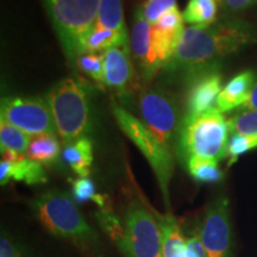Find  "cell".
<instances>
[{"mask_svg": "<svg viewBox=\"0 0 257 257\" xmlns=\"http://www.w3.org/2000/svg\"><path fill=\"white\" fill-rule=\"evenodd\" d=\"M154 214L161 231L162 257H186V242L176 218L170 213Z\"/></svg>", "mask_w": 257, "mask_h": 257, "instance_id": "cell-16", "label": "cell"}, {"mask_svg": "<svg viewBox=\"0 0 257 257\" xmlns=\"http://www.w3.org/2000/svg\"><path fill=\"white\" fill-rule=\"evenodd\" d=\"M102 85L119 96L128 95L138 88V76L131 61L130 44L114 47L104 54Z\"/></svg>", "mask_w": 257, "mask_h": 257, "instance_id": "cell-11", "label": "cell"}, {"mask_svg": "<svg viewBox=\"0 0 257 257\" xmlns=\"http://www.w3.org/2000/svg\"><path fill=\"white\" fill-rule=\"evenodd\" d=\"M62 159L75 174L88 176L93 163L92 141L86 136L64 144Z\"/></svg>", "mask_w": 257, "mask_h": 257, "instance_id": "cell-17", "label": "cell"}, {"mask_svg": "<svg viewBox=\"0 0 257 257\" xmlns=\"http://www.w3.org/2000/svg\"><path fill=\"white\" fill-rule=\"evenodd\" d=\"M256 4H257V2H256Z\"/></svg>", "mask_w": 257, "mask_h": 257, "instance_id": "cell-35", "label": "cell"}, {"mask_svg": "<svg viewBox=\"0 0 257 257\" xmlns=\"http://www.w3.org/2000/svg\"><path fill=\"white\" fill-rule=\"evenodd\" d=\"M255 29L248 22L230 19L207 28L188 27L182 32L174 56L165 68L186 79L219 66L226 56L256 42Z\"/></svg>", "mask_w": 257, "mask_h": 257, "instance_id": "cell-1", "label": "cell"}, {"mask_svg": "<svg viewBox=\"0 0 257 257\" xmlns=\"http://www.w3.org/2000/svg\"><path fill=\"white\" fill-rule=\"evenodd\" d=\"M118 248L126 257H162L161 231L155 214L141 200L130 202Z\"/></svg>", "mask_w": 257, "mask_h": 257, "instance_id": "cell-7", "label": "cell"}, {"mask_svg": "<svg viewBox=\"0 0 257 257\" xmlns=\"http://www.w3.org/2000/svg\"><path fill=\"white\" fill-rule=\"evenodd\" d=\"M186 115H195L216 108L221 92V73L219 66L200 72L187 79Z\"/></svg>", "mask_w": 257, "mask_h": 257, "instance_id": "cell-12", "label": "cell"}, {"mask_svg": "<svg viewBox=\"0 0 257 257\" xmlns=\"http://www.w3.org/2000/svg\"><path fill=\"white\" fill-rule=\"evenodd\" d=\"M257 149V135L256 136H245V135L232 134L229 140L226 157H229V165H232L242 156L243 154L250 150Z\"/></svg>", "mask_w": 257, "mask_h": 257, "instance_id": "cell-27", "label": "cell"}, {"mask_svg": "<svg viewBox=\"0 0 257 257\" xmlns=\"http://www.w3.org/2000/svg\"><path fill=\"white\" fill-rule=\"evenodd\" d=\"M188 173L194 180L200 182H218L224 178V173L218 162L211 160L192 157L186 161Z\"/></svg>", "mask_w": 257, "mask_h": 257, "instance_id": "cell-24", "label": "cell"}, {"mask_svg": "<svg viewBox=\"0 0 257 257\" xmlns=\"http://www.w3.org/2000/svg\"><path fill=\"white\" fill-rule=\"evenodd\" d=\"M239 110H253L257 111V80L253 83L251 92H250V95L246 100L245 104H244Z\"/></svg>", "mask_w": 257, "mask_h": 257, "instance_id": "cell-33", "label": "cell"}, {"mask_svg": "<svg viewBox=\"0 0 257 257\" xmlns=\"http://www.w3.org/2000/svg\"><path fill=\"white\" fill-rule=\"evenodd\" d=\"M186 257H207L198 234H194L186 242Z\"/></svg>", "mask_w": 257, "mask_h": 257, "instance_id": "cell-30", "label": "cell"}, {"mask_svg": "<svg viewBox=\"0 0 257 257\" xmlns=\"http://www.w3.org/2000/svg\"><path fill=\"white\" fill-rule=\"evenodd\" d=\"M184 16L179 11V9H173L161 17L156 24H154L161 30L165 31H178L184 28Z\"/></svg>", "mask_w": 257, "mask_h": 257, "instance_id": "cell-29", "label": "cell"}, {"mask_svg": "<svg viewBox=\"0 0 257 257\" xmlns=\"http://www.w3.org/2000/svg\"><path fill=\"white\" fill-rule=\"evenodd\" d=\"M0 118L30 136L57 134L49 104L41 96H4Z\"/></svg>", "mask_w": 257, "mask_h": 257, "instance_id": "cell-8", "label": "cell"}, {"mask_svg": "<svg viewBox=\"0 0 257 257\" xmlns=\"http://www.w3.org/2000/svg\"><path fill=\"white\" fill-rule=\"evenodd\" d=\"M73 198L78 204L93 201L100 210L107 208V198L96 192L94 182L88 176H79L72 180Z\"/></svg>", "mask_w": 257, "mask_h": 257, "instance_id": "cell-23", "label": "cell"}, {"mask_svg": "<svg viewBox=\"0 0 257 257\" xmlns=\"http://www.w3.org/2000/svg\"><path fill=\"white\" fill-rule=\"evenodd\" d=\"M0 162V184L5 186L10 181H23L28 185L46 184L48 176L41 163L35 162L22 153L14 150L2 152Z\"/></svg>", "mask_w": 257, "mask_h": 257, "instance_id": "cell-14", "label": "cell"}, {"mask_svg": "<svg viewBox=\"0 0 257 257\" xmlns=\"http://www.w3.org/2000/svg\"><path fill=\"white\" fill-rule=\"evenodd\" d=\"M67 56L75 60L79 46L94 28L100 0H43Z\"/></svg>", "mask_w": 257, "mask_h": 257, "instance_id": "cell-5", "label": "cell"}, {"mask_svg": "<svg viewBox=\"0 0 257 257\" xmlns=\"http://www.w3.org/2000/svg\"><path fill=\"white\" fill-rule=\"evenodd\" d=\"M46 99L63 144L91 133V92L85 81L76 78L61 80L49 89Z\"/></svg>", "mask_w": 257, "mask_h": 257, "instance_id": "cell-2", "label": "cell"}, {"mask_svg": "<svg viewBox=\"0 0 257 257\" xmlns=\"http://www.w3.org/2000/svg\"><path fill=\"white\" fill-rule=\"evenodd\" d=\"M80 72L92 79L94 82L101 83L104 78V55L99 53H80L74 60Z\"/></svg>", "mask_w": 257, "mask_h": 257, "instance_id": "cell-25", "label": "cell"}, {"mask_svg": "<svg viewBox=\"0 0 257 257\" xmlns=\"http://www.w3.org/2000/svg\"><path fill=\"white\" fill-rule=\"evenodd\" d=\"M255 81V74L251 70H244V72L233 76L224 86L219 96H218V110L223 113L239 110L248 100Z\"/></svg>", "mask_w": 257, "mask_h": 257, "instance_id": "cell-15", "label": "cell"}, {"mask_svg": "<svg viewBox=\"0 0 257 257\" xmlns=\"http://www.w3.org/2000/svg\"><path fill=\"white\" fill-rule=\"evenodd\" d=\"M0 257H18L15 244L10 242V239L5 236H2L0 239Z\"/></svg>", "mask_w": 257, "mask_h": 257, "instance_id": "cell-32", "label": "cell"}, {"mask_svg": "<svg viewBox=\"0 0 257 257\" xmlns=\"http://www.w3.org/2000/svg\"><path fill=\"white\" fill-rule=\"evenodd\" d=\"M30 142V135L0 118V148H2V152L14 150V152L23 154L27 152Z\"/></svg>", "mask_w": 257, "mask_h": 257, "instance_id": "cell-22", "label": "cell"}, {"mask_svg": "<svg viewBox=\"0 0 257 257\" xmlns=\"http://www.w3.org/2000/svg\"><path fill=\"white\" fill-rule=\"evenodd\" d=\"M32 207L44 227L55 236L87 248L98 243V234L67 193L48 191L34 201Z\"/></svg>", "mask_w": 257, "mask_h": 257, "instance_id": "cell-4", "label": "cell"}, {"mask_svg": "<svg viewBox=\"0 0 257 257\" xmlns=\"http://www.w3.org/2000/svg\"><path fill=\"white\" fill-rule=\"evenodd\" d=\"M61 153V143L56 134L38 135L31 138L25 155L41 165H51Z\"/></svg>", "mask_w": 257, "mask_h": 257, "instance_id": "cell-19", "label": "cell"}, {"mask_svg": "<svg viewBox=\"0 0 257 257\" xmlns=\"http://www.w3.org/2000/svg\"><path fill=\"white\" fill-rule=\"evenodd\" d=\"M112 111L120 130L140 149L149 162L159 181L166 205L169 206V184L174 170V159L172 153L163 147L147 127V125L133 113L115 104L112 105Z\"/></svg>", "mask_w": 257, "mask_h": 257, "instance_id": "cell-6", "label": "cell"}, {"mask_svg": "<svg viewBox=\"0 0 257 257\" xmlns=\"http://www.w3.org/2000/svg\"><path fill=\"white\" fill-rule=\"evenodd\" d=\"M95 27L126 32L121 0H100Z\"/></svg>", "mask_w": 257, "mask_h": 257, "instance_id": "cell-21", "label": "cell"}, {"mask_svg": "<svg viewBox=\"0 0 257 257\" xmlns=\"http://www.w3.org/2000/svg\"><path fill=\"white\" fill-rule=\"evenodd\" d=\"M217 14V0H188L182 16L191 27L207 28L216 22Z\"/></svg>", "mask_w": 257, "mask_h": 257, "instance_id": "cell-20", "label": "cell"}, {"mask_svg": "<svg viewBox=\"0 0 257 257\" xmlns=\"http://www.w3.org/2000/svg\"><path fill=\"white\" fill-rule=\"evenodd\" d=\"M152 29L153 25L144 17L142 5H140L135 11L130 48L135 62L140 69L141 78L144 82L153 80L162 69L154 55Z\"/></svg>", "mask_w": 257, "mask_h": 257, "instance_id": "cell-13", "label": "cell"}, {"mask_svg": "<svg viewBox=\"0 0 257 257\" xmlns=\"http://www.w3.org/2000/svg\"><path fill=\"white\" fill-rule=\"evenodd\" d=\"M257 0H223V11L226 14H238L249 9Z\"/></svg>", "mask_w": 257, "mask_h": 257, "instance_id": "cell-31", "label": "cell"}, {"mask_svg": "<svg viewBox=\"0 0 257 257\" xmlns=\"http://www.w3.org/2000/svg\"><path fill=\"white\" fill-rule=\"evenodd\" d=\"M142 121L156 140L170 150L179 127V112L174 99L160 88H148L140 95Z\"/></svg>", "mask_w": 257, "mask_h": 257, "instance_id": "cell-9", "label": "cell"}, {"mask_svg": "<svg viewBox=\"0 0 257 257\" xmlns=\"http://www.w3.org/2000/svg\"><path fill=\"white\" fill-rule=\"evenodd\" d=\"M128 43L127 31H114L95 27L86 35L79 46V53H100Z\"/></svg>", "mask_w": 257, "mask_h": 257, "instance_id": "cell-18", "label": "cell"}, {"mask_svg": "<svg viewBox=\"0 0 257 257\" xmlns=\"http://www.w3.org/2000/svg\"><path fill=\"white\" fill-rule=\"evenodd\" d=\"M217 2H223V0H217Z\"/></svg>", "mask_w": 257, "mask_h": 257, "instance_id": "cell-34", "label": "cell"}, {"mask_svg": "<svg viewBox=\"0 0 257 257\" xmlns=\"http://www.w3.org/2000/svg\"><path fill=\"white\" fill-rule=\"evenodd\" d=\"M178 8L176 0H146L142 5L144 17L150 24H156V22L170 10Z\"/></svg>", "mask_w": 257, "mask_h": 257, "instance_id": "cell-28", "label": "cell"}, {"mask_svg": "<svg viewBox=\"0 0 257 257\" xmlns=\"http://www.w3.org/2000/svg\"><path fill=\"white\" fill-rule=\"evenodd\" d=\"M231 134L256 136L257 135V111L237 110L236 113L227 119Z\"/></svg>", "mask_w": 257, "mask_h": 257, "instance_id": "cell-26", "label": "cell"}, {"mask_svg": "<svg viewBox=\"0 0 257 257\" xmlns=\"http://www.w3.org/2000/svg\"><path fill=\"white\" fill-rule=\"evenodd\" d=\"M199 237L207 257H230L231 225L227 198H217L208 205Z\"/></svg>", "mask_w": 257, "mask_h": 257, "instance_id": "cell-10", "label": "cell"}, {"mask_svg": "<svg viewBox=\"0 0 257 257\" xmlns=\"http://www.w3.org/2000/svg\"><path fill=\"white\" fill-rule=\"evenodd\" d=\"M229 123L218 108L195 115H185L179 127L178 147L182 159L192 157L219 162L226 157Z\"/></svg>", "mask_w": 257, "mask_h": 257, "instance_id": "cell-3", "label": "cell"}]
</instances>
